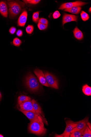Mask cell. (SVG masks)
Instances as JSON below:
<instances>
[{
	"instance_id": "1",
	"label": "cell",
	"mask_w": 91,
	"mask_h": 137,
	"mask_svg": "<svg viewBox=\"0 0 91 137\" xmlns=\"http://www.w3.org/2000/svg\"><path fill=\"white\" fill-rule=\"evenodd\" d=\"M28 129L31 133L38 135H44L47 131L44 126V123L40 116L30 121Z\"/></svg>"
},
{
	"instance_id": "2",
	"label": "cell",
	"mask_w": 91,
	"mask_h": 137,
	"mask_svg": "<svg viewBox=\"0 0 91 137\" xmlns=\"http://www.w3.org/2000/svg\"><path fill=\"white\" fill-rule=\"evenodd\" d=\"M7 4L9 17L11 19L19 15L24 7L25 4L24 3L17 1H8Z\"/></svg>"
},
{
	"instance_id": "3",
	"label": "cell",
	"mask_w": 91,
	"mask_h": 137,
	"mask_svg": "<svg viewBox=\"0 0 91 137\" xmlns=\"http://www.w3.org/2000/svg\"><path fill=\"white\" fill-rule=\"evenodd\" d=\"M26 84L28 88L33 92L39 90L41 87L37 78L31 73H29L26 78Z\"/></svg>"
},
{
	"instance_id": "4",
	"label": "cell",
	"mask_w": 91,
	"mask_h": 137,
	"mask_svg": "<svg viewBox=\"0 0 91 137\" xmlns=\"http://www.w3.org/2000/svg\"><path fill=\"white\" fill-rule=\"evenodd\" d=\"M66 127L64 133L60 135L56 134L55 137H69L71 132L73 130L77 125L72 121L68 120L66 121Z\"/></svg>"
},
{
	"instance_id": "5",
	"label": "cell",
	"mask_w": 91,
	"mask_h": 137,
	"mask_svg": "<svg viewBox=\"0 0 91 137\" xmlns=\"http://www.w3.org/2000/svg\"><path fill=\"white\" fill-rule=\"evenodd\" d=\"M44 74L49 87L58 89L59 88L58 80L56 77L54 75L47 72H45Z\"/></svg>"
},
{
	"instance_id": "6",
	"label": "cell",
	"mask_w": 91,
	"mask_h": 137,
	"mask_svg": "<svg viewBox=\"0 0 91 137\" xmlns=\"http://www.w3.org/2000/svg\"><path fill=\"white\" fill-rule=\"evenodd\" d=\"M19 110L23 113L28 118V119H29L30 121L36 119L38 118L39 116H40L42 118L44 123L47 125H48V124L46 119L41 115L32 112L23 111L21 110L20 109H19Z\"/></svg>"
},
{
	"instance_id": "7",
	"label": "cell",
	"mask_w": 91,
	"mask_h": 137,
	"mask_svg": "<svg viewBox=\"0 0 91 137\" xmlns=\"http://www.w3.org/2000/svg\"><path fill=\"white\" fill-rule=\"evenodd\" d=\"M19 106L20 108V109L22 110L31 111L40 115L36 112L34 108L31 100L23 102L19 105Z\"/></svg>"
},
{
	"instance_id": "8",
	"label": "cell",
	"mask_w": 91,
	"mask_h": 137,
	"mask_svg": "<svg viewBox=\"0 0 91 137\" xmlns=\"http://www.w3.org/2000/svg\"><path fill=\"white\" fill-rule=\"evenodd\" d=\"M87 3L81 1H78L73 2H69L62 4L59 8L60 10L69 9L76 6H84L87 4Z\"/></svg>"
},
{
	"instance_id": "9",
	"label": "cell",
	"mask_w": 91,
	"mask_h": 137,
	"mask_svg": "<svg viewBox=\"0 0 91 137\" xmlns=\"http://www.w3.org/2000/svg\"><path fill=\"white\" fill-rule=\"evenodd\" d=\"M34 72L39 79L40 82L43 86L47 87H49L47 82L45 74L42 70L37 69L34 71Z\"/></svg>"
},
{
	"instance_id": "10",
	"label": "cell",
	"mask_w": 91,
	"mask_h": 137,
	"mask_svg": "<svg viewBox=\"0 0 91 137\" xmlns=\"http://www.w3.org/2000/svg\"><path fill=\"white\" fill-rule=\"evenodd\" d=\"M89 119L88 117H87L82 120L75 122L77 124V125L72 131L71 134L83 129L87 125V123Z\"/></svg>"
},
{
	"instance_id": "11",
	"label": "cell",
	"mask_w": 91,
	"mask_h": 137,
	"mask_svg": "<svg viewBox=\"0 0 91 137\" xmlns=\"http://www.w3.org/2000/svg\"><path fill=\"white\" fill-rule=\"evenodd\" d=\"M78 18V16L64 13L63 18L62 24L64 26L65 24L67 22L73 21L77 22Z\"/></svg>"
},
{
	"instance_id": "12",
	"label": "cell",
	"mask_w": 91,
	"mask_h": 137,
	"mask_svg": "<svg viewBox=\"0 0 91 137\" xmlns=\"http://www.w3.org/2000/svg\"><path fill=\"white\" fill-rule=\"evenodd\" d=\"M27 11H23L18 18V26L20 27H24L27 22Z\"/></svg>"
},
{
	"instance_id": "13",
	"label": "cell",
	"mask_w": 91,
	"mask_h": 137,
	"mask_svg": "<svg viewBox=\"0 0 91 137\" xmlns=\"http://www.w3.org/2000/svg\"><path fill=\"white\" fill-rule=\"evenodd\" d=\"M0 13L4 17L8 16V7L6 3L4 1L0 2Z\"/></svg>"
},
{
	"instance_id": "14",
	"label": "cell",
	"mask_w": 91,
	"mask_h": 137,
	"mask_svg": "<svg viewBox=\"0 0 91 137\" xmlns=\"http://www.w3.org/2000/svg\"><path fill=\"white\" fill-rule=\"evenodd\" d=\"M73 32L74 36L76 39L80 40L83 39L84 35L83 33L77 27H76Z\"/></svg>"
},
{
	"instance_id": "15",
	"label": "cell",
	"mask_w": 91,
	"mask_h": 137,
	"mask_svg": "<svg viewBox=\"0 0 91 137\" xmlns=\"http://www.w3.org/2000/svg\"><path fill=\"white\" fill-rule=\"evenodd\" d=\"M32 102L33 108L36 111L43 117L45 118L44 115H43L42 108L39 104L35 100H32Z\"/></svg>"
},
{
	"instance_id": "16",
	"label": "cell",
	"mask_w": 91,
	"mask_h": 137,
	"mask_svg": "<svg viewBox=\"0 0 91 137\" xmlns=\"http://www.w3.org/2000/svg\"><path fill=\"white\" fill-rule=\"evenodd\" d=\"M81 7L80 6H76L69 9H64V11L68 12L75 14H78L81 10Z\"/></svg>"
},
{
	"instance_id": "17",
	"label": "cell",
	"mask_w": 91,
	"mask_h": 137,
	"mask_svg": "<svg viewBox=\"0 0 91 137\" xmlns=\"http://www.w3.org/2000/svg\"><path fill=\"white\" fill-rule=\"evenodd\" d=\"M86 126H85L84 128L80 130L76 131L73 133L71 134L70 137H81L83 135L84 132L86 129Z\"/></svg>"
},
{
	"instance_id": "18",
	"label": "cell",
	"mask_w": 91,
	"mask_h": 137,
	"mask_svg": "<svg viewBox=\"0 0 91 137\" xmlns=\"http://www.w3.org/2000/svg\"><path fill=\"white\" fill-rule=\"evenodd\" d=\"M82 91L85 95L88 96L91 95V87L88 84L84 85L82 87Z\"/></svg>"
},
{
	"instance_id": "19",
	"label": "cell",
	"mask_w": 91,
	"mask_h": 137,
	"mask_svg": "<svg viewBox=\"0 0 91 137\" xmlns=\"http://www.w3.org/2000/svg\"><path fill=\"white\" fill-rule=\"evenodd\" d=\"M31 100V98L27 96L22 95L19 96L18 98V105Z\"/></svg>"
},
{
	"instance_id": "20",
	"label": "cell",
	"mask_w": 91,
	"mask_h": 137,
	"mask_svg": "<svg viewBox=\"0 0 91 137\" xmlns=\"http://www.w3.org/2000/svg\"><path fill=\"white\" fill-rule=\"evenodd\" d=\"M83 137H91V131L87 125L86 129L84 132V133L82 136Z\"/></svg>"
},
{
	"instance_id": "21",
	"label": "cell",
	"mask_w": 91,
	"mask_h": 137,
	"mask_svg": "<svg viewBox=\"0 0 91 137\" xmlns=\"http://www.w3.org/2000/svg\"><path fill=\"white\" fill-rule=\"evenodd\" d=\"M81 16L82 20L84 21H87L89 18L88 14L83 11L81 12Z\"/></svg>"
},
{
	"instance_id": "22",
	"label": "cell",
	"mask_w": 91,
	"mask_h": 137,
	"mask_svg": "<svg viewBox=\"0 0 91 137\" xmlns=\"http://www.w3.org/2000/svg\"><path fill=\"white\" fill-rule=\"evenodd\" d=\"M22 43V41L18 37H15L13 41V43L14 45L19 47L20 46Z\"/></svg>"
},
{
	"instance_id": "23",
	"label": "cell",
	"mask_w": 91,
	"mask_h": 137,
	"mask_svg": "<svg viewBox=\"0 0 91 137\" xmlns=\"http://www.w3.org/2000/svg\"><path fill=\"white\" fill-rule=\"evenodd\" d=\"M39 11L33 13L32 16V20L34 22H37L39 20Z\"/></svg>"
},
{
	"instance_id": "24",
	"label": "cell",
	"mask_w": 91,
	"mask_h": 137,
	"mask_svg": "<svg viewBox=\"0 0 91 137\" xmlns=\"http://www.w3.org/2000/svg\"><path fill=\"white\" fill-rule=\"evenodd\" d=\"M34 29V28L32 25H29L26 28V31L28 34H31L32 33Z\"/></svg>"
},
{
	"instance_id": "25",
	"label": "cell",
	"mask_w": 91,
	"mask_h": 137,
	"mask_svg": "<svg viewBox=\"0 0 91 137\" xmlns=\"http://www.w3.org/2000/svg\"><path fill=\"white\" fill-rule=\"evenodd\" d=\"M41 1L39 0H24V2L26 3H29L31 4H38Z\"/></svg>"
},
{
	"instance_id": "26",
	"label": "cell",
	"mask_w": 91,
	"mask_h": 137,
	"mask_svg": "<svg viewBox=\"0 0 91 137\" xmlns=\"http://www.w3.org/2000/svg\"><path fill=\"white\" fill-rule=\"evenodd\" d=\"M37 26L40 30H44L46 29L48 26V25L43 24L39 22L38 23Z\"/></svg>"
},
{
	"instance_id": "27",
	"label": "cell",
	"mask_w": 91,
	"mask_h": 137,
	"mask_svg": "<svg viewBox=\"0 0 91 137\" xmlns=\"http://www.w3.org/2000/svg\"><path fill=\"white\" fill-rule=\"evenodd\" d=\"M39 22L42 24H43L48 25V21L45 18H40L39 20Z\"/></svg>"
},
{
	"instance_id": "28",
	"label": "cell",
	"mask_w": 91,
	"mask_h": 137,
	"mask_svg": "<svg viewBox=\"0 0 91 137\" xmlns=\"http://www.w3.org/2000/svg\"><path fill=\"white\" fill-rule=\"evenodd\" d=\"M53 17L54 19L59 18L61 16V14L58 11H55L53 14Z\"/></svg>"
},
{
	"instance_id": "29",
	"label": "cell",
	"mask_w": 91,
	"mask_h": 137,
	"mask_svg": "<svg viewBox=\"0 0 91 137\" xmlns=\"http://www.w3.org/2000/svg\"><path fill=\"white\" fill-rule=\"evenodd\" d=\"M16 28L14 27H12L9 30V32L11 34H15L16 31Z\"/></svg>"
},
{
	"instance_id": "30",
	"label": "cell",
	"mask_w": 91,
	"mask_h": 137,
	"mask_svg": "<svg viewBox=\"0 0 91 137\" xmlns=\"http://www.w3.org/2000/svg\"><path fill=\"white\" fill-rule=\"evenodd\" d=\"M16 34L17 35L18 37H21L23 35V31L19 29L17 31Z\"/></svg>"
},
{
	"instance_id": "31",
	"label": "cell",
	"mask_w": 91,
	"mask_h": 137,
	"mask_svg": "<svg viewBox=\"0 0 91 137\" xmlns=\"http://www.w3.org/2000/svg\"><path fill=\"white\" fill-rule=\"evenodd\" d=\"M87 125L88 126V127H89V128L90 129V130H91V125L90 124V123L88 122V121L87 123Z\"/></svg>"
},
{
	"instance_id": "32",
	"label": "cell",
	"mask_w": 91,
	"mask_h": 137,
	"mask_svg": "<svg viewBox=\"0 0 91 137\" xmlns=\"http://www.w3.org/2000/svg\"><path fill=\"white\" fill-rule=\"evenodd\" d=\"M2 97V96L1 94V92H0V100H1Z\"/></svg>"
},
{
	"instance_id": "33",
	"label": "cell",
	"mask_w": 91,
	"mask_h": 137,
	"mask_svg": "<svg viewBox=\"0 0 91 137\" xmlns=\"http://www.w3.org/2000/svg\"><path fill=\"white\" fill-rule=\"evenodd\" d=\"M91 7L90 8V9H89V12H91Z\"/></svg>"
},
{
	"instance_id": "34",
	"label": "cell",
	"mask_w": 91,
	"mask_h": 137,
	"mask_svg": "<svg viewBox=\"0 0 91 137\" xmlns=\"http://www.w3.org/2000/svg\"><path fill=\"white\" fill-rule=\"evenodd\" d=\"M4 137L1 134H0V137Z\"/></svg>"
}]
</instances>
